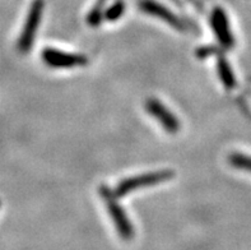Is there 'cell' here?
<instances>
[{
  "label": "cell",
  "mask_w": 251,
  "mask_h": 250,
  "mask_svg": "<svg viewBox=\"0 0 251 250\" xmlns=\"http://www.w3.org/2000/svg\"><path fill=\"white\" fill-rule=\"evenodd\" d=\"M174 176H175L174 171L163 170L157 171V172H150V174H143L134 177H129V179H125L124 181H121L119 184L118 188L115 189L114 195L124 196L127 193L133 192V190L138 189V188L150 187V185H154V184L163 183V181L170 180Z\"/></svg>",
  "instance_id": "obj_1"
},
{
  "label": "cell",
  "mask_w": 251,
  "mask_h": 250,
  "mask_svg": "<svg viewBox=\"0 0 251 250\" xmlns=\"http://www.w3.org/2000/svg\"><path fill=\"white\" fill-rule=\"evenodd\" d=\"M102 195L106 202V207L108 209V213L112 217L114 225L118 230L119 235L125 240H130L134 238V227L127 219L126 213L124 212L123 207L116 202L115 195H112L111 192L107 188H102Z\"/></svg>",
  "instance_id": "obj_2"
},
{
  "label": "cell",
  "mask_w": 251,
  "mask_h": 250,
  "mask_svg": "<svg viewBox=\"0 0 251 250\" xmlns=\"http://www.w3.org/2000/svg\"><path fill=\"white\" fill-rule=\"evenodd\" d=\"M42 12H44V0H35L31 5V9L27 16L23 31L21 33L18 41V50L21 53H27L31 50L33 40H35L36 31L41 22Z\"/></svg>",
  "instance_id": "obj_3"
},
{
  "label": "cell",
  "mask_w": 251,
  "mask_h": 250,
  "mask_svg": "<svg viewBox=\"0 0 251 250\" xmlns=\"http://www.w3.org/2000/svg\"><path fill=\"white\" fill-rule=\"evenodd\" d=\"M42 59L52 68H73L88 63V59L84 55L69 54L50 48L42 51Z\"/></svg>",
  "instance_id": "obj_4"
},
{
  "label": "cell",
  "mask_w": 251,
  "mask_h": 250,
  "mask_svg": "<svg viewBox=\"0 0 251 250\" xmlns=\"http://www.w3.org/2000/svg\"><path fill=\"white\" fill-rule=\"evenodd\" d=\"M146 109L152 116L156 117L159 124H162V127L169 133H177L178 129H180V123H178L177 117L172 114L171 111L166 108L165 105L161 104L158 100L150 98L146 104Z\"/></svg>",
  "instance_id": "obj_5"
},
{
  "label": "cell",
  "mask_w": 251,
  "mask_h": 250,
  "mask_svg": "<svg viewBox=\"0 0 251 250\" xmlns=\"http://www.w3.org/2000/svg\"><path fill=\"white\" fill-rule=\"evenodd\" d=\"M139 8L143 12L151 14V16H154L157 18L162 19V21H165L166 23H169L170 26H172L174 28L178 29V31H186V27H185L184 22H182L181 19L178 18L176 14H174L171 10L167 9L165 5L157 3L154 0H140Z\"/></svg>",
  "instance_id": "obj_6"
},
{
  "label": "cell",
  "mask_w": 251,
  "mask_h": 250,
  "mask_svg": "<svg viewBox=\"0 0 251 250\" xmlns=\"http://www.w3.org/2000/svg\"><path fill=\"white\" fill-rule=\"evenodd\" d=\"M210 22H212V27H213L221 44L223 46H226V48H232V45L235 44V40H233L232 32L229 29V23L226 12L222 8H216L212 13Z\"/></svg>",
  "instance_id": "obj_7"
},
{
  "label": "cell",
  "mask_w": 251,
  "mask_h": 250,
  "mask_svg": "<svg viewBox=\"0 0 251 250\" xmlns=\"http://www.w3.org/2000/svg\"><path fill=\"white\" fill-rule=\"evenodd\" d=\"M217 68H218V74H220V78L221 81H222L223 84L226 85L228 89L235 88V85H236L235 74H233L232 69H231V67H229L228 61H227L223 56H221L220 59H218Z\"/></svg>",
  "instance_id": "obj_8"
},
{
  "label": "cell",
  "mask_w": 251,
  "mask_h": 250,
  "mask_svg": "<svg viewBox=\"0 0 251 250\" xmlns=\"http://www.w3.org/2000/svg\"><path fill=\"white\" fill-rule=\"evenodd\" d=\"M228 162L235 167L251 172V156L242 155V153H232V155L228 156Z\"/></svg>",
  "instance_id": "obj_9"
},
{
  "label": "cell",
  "mask_w": 251,
  "mask_h": 250,
  "mask_svg": "<svg viewBox=\"0 0 251 250\" xmlns=\"http://www.w3.org/2000/svg\"><path fill=\"white\" fill-rule=\"evenodd\" d=\"M125 12V3L123 0H119L116 3L112 4L105 13V18L107 21H116V19L120 18Z\"/></svg>",
  "instance_id": "obj_10"
},
{
  "label": "cell",
  "mask_w": 251,
  "mask_h": 250,
  "mask_svg": "<svg viewBox=\"0 0 251 250\" xmlns=\"http://www.w3.org/2000/svg\"><path fill=\"white\" fill-rule=\"evenodd\" d=\"M0 206H1V202H0Z\"/></svg>",
  "instance_id": "obj_11"
}]
</instances>
